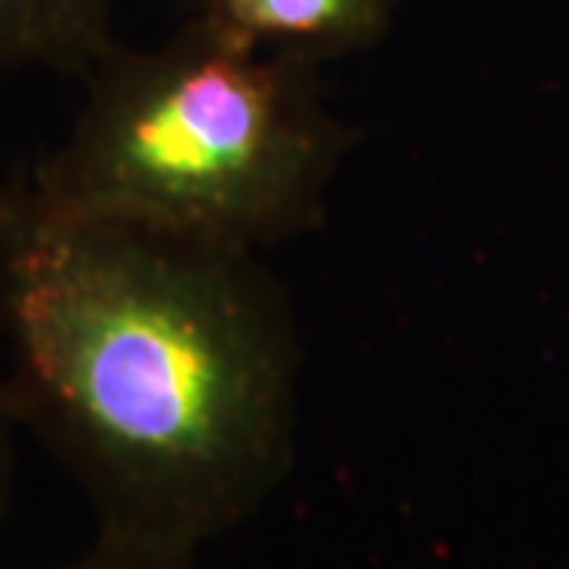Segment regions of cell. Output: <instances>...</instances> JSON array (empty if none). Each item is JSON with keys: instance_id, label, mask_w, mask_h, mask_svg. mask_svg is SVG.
<instances>
[{"instance_id": "2", "label": "cell", "mask_w": 569, "mask_h": 569, "mask_svg": "<svg viewBox=\"0 0 569 569\" xmlns=\"http://www.w3.org/2000/svg\"><path fill=\"white\" fill-rule=\"evenodd\" d=\"M29 174L48 203L260 253L326 222L361 133L320 67L193 13L152 48L114 41Z\"/></svg>"}, {"instance_id": "3", "label": "cell", "mask_w": 569, "mask_h": 569, "mask_svg": "<svg viewBox=\"0 0 569 569\" xmlns=\"http://www.w3.org/2000/svg\"><path fill=\"white\" fill-rule=\"evenodd\" d=\"M399 0H193V13L257 48L323 67L373 48Z\"/></svg>"}, {"instance_id": "5", "label": "cell", "mask_w": 569, "mask_h": 569, "mask_svg": "<svg viewBox=\"0 0 569 569\" xmlns=\"http://www.w3.org/2000/svg\"><path fill=\"white\" fill-rule=\"evenodd\" d=\"M61 569H200V553L142 545L96 531V541L73 563Z\"/></svg>"}, {"instance_id": "6", "label": "cell", "mask_w": 569, "mask_h": 569, "mask_svg": "<svg viewBox=\"0 0 569 569\" xmlns=\"http://www.w3.org/2000/svg\"><path fill=\"white\" fill-rule=\"evenodd\" d=\"M17 433L20 425L10 411V402L0 387V519L7 512L10 493H13V468H17Z\"/></svg>"}, {"instance_id": "1", "label": "cell", "mask_w": 569, "mask_h": 569, "mask_svg": "<svg viewBox=\"0 0 569 569\" xmlns=\"http://www.w3.org/2000/svg\"><path fill=\"white\" fill-rule=\"evenodd\" d=\"M0 380L102 535L200 553L282 488L301 339L260 253L0 183Z\"/></svg>"}, {"instance_id": "4", "label": "cell", "mask_w": 569, "mask_h": 569, "mask_svg": "<svg viewBox=\"0 0 569 569\" xmlns=\"http://www.w3.org/2000/svg\"><path fill=\"white\" fill-rule=\"evenodd\" d=\"M118 0H0V67L86 77L114 48Z\"/></svg>"}]
</instances>
